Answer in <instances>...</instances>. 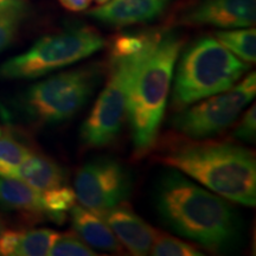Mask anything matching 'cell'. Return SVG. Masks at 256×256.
Here are the masks:
<instances>
[{
	"label": "cell",
	"mask_w": 256,
	"mask_h": 256,
	"mask_svg": "<svg viewBox=\"0 0 256 256\" xmlns=\"http://www.w3.org/2000/svg\"><path fill=\"white\" fill-rule=\"evenodd\" d=\"M6 230V228H5V223H4V220H2V218H0V235H2V232H4Z\"/></svg>",
	"instance_id": "484cf974"
},
{
	"label": "cell",
	"mask_w": 256,
	"mask_h": 256,
	"mask_svg": "<svg viewBox=\"0 0 256 256\" xmlns=\"http://www.w3.org/2000/svg\"><path fill=\"white\" fill-rule=\"evenodd\" d=\"M60 234L51 229L5 230L0 235V255L46 256Z\"/></svg>",
	"instance_id": "4fadbf2b"
},
{
	"label": "cell",
	"mask_w": 256,
	"mask_h": 256,
	"mask_svg": "<svg viewBox=\"0 0 256 256\" xmlns=\"http://www.w3.org/2000/svg\"><path fill=\"white\" fill-rule=\"evenodd\" d=\"M150 254L154 256H202L203 252L190 243L156 232Z\"/></svg>",
	"instance_id": "ffe728a7"
},
{
	"label": "cell",
	"mask_w": 256,
	"mask_h": 256,
	"mask_svg": "<svg viewBox=\"0 0 256 256\" xmlns=\"http://www.w3.org/2000/svg\"><path fill=\"white\" fill-rule=\"evenodd\" d=\"M0 209L14 210L48 218L43 192L17 178L0 174Z\"/></svg>",
	"instance_id": "2e32d148"
},
{
	"label": "cell",
	"mask_w": 256,
	"mask_h": 256,
	"mask_svg": "<svg viewBox=\"0 0 256 256\" xmlns=\"http://www.w3.org/2000/svg\"><path fill=\"white\" fill-rule=\"evenodd\" d=\"M159 31L128 32L112 40L108 80L81 126L80 138L84 146L100 148L119 136L127 119L134 78L154 46Z\"/></svg>",
	"instance_id": "7a4b0ae2"
},
{
	"label": "cell",
	"mask_w": 256,
	"mask_h": 256,
	"mask_svg": "<svg viewBox=\"0 0 256 256\" xmlns=\"http://www.w3.org/2000/svg\"><path fill=\"white\" fill-rule=\"evenodd\" d=\"M74 230L92 248L106 252H121L122 247L108 224L98 214L82 206H74L69 211Z\"/></svg>",
	"instance_id": "9a60e30c"
},
{
	"label": "cell",
	"mask_w": 256,
	"mask_h": 256,
	"mask_svg": "<svg viewBox=\"0 0 256 256\" xmlns=\"http://www.w3.org/2000/svg\"><path fill=\"white\" fill-rule=\"evenodd\" d=\"M10 177L17 178L40 192L66 185V171L62 166L48 156L32 152L14 170Z\"/></svg>",
	"instance_id": "5bb4252c"
},
{
	"label": "cell",
	"mask_w": 256,
	"mask_h": 256,
	"mask_svg": "<svg viewBox=\"0 0 256 256\" xmlns=\"http://www.w3.org/2000/svg\"><path fill=\"white\" fill-rule=\"evenodd\" d=\"M24 12H10L0 16V52H2L14 42Z\"/></svg>",
	"instance_id": "7402d4cb"
},
{
	"label": "cell",
	"mask_w": 256,
	"mask_h": 256,
	"mask_svg": "<svg viewBox=\"0 0 256 256\" xmlns=\"http://www.w3.org/2000/svg\"><path fill=\"white\" fill-rule=\"evenodd\" d=\"M51 256H94L98 255L75 234L58 235L49 252Z\"/></svg>",
	"instance_id": "44dd1931"
},
{
	"label": "cell",
	"mask_w": 256,
	"mask_h": 256,
	"mask_svg": "<svg viewBox=\"0 0 256 256\" xmlns=\"http://www.w3.org/2000/svg\"><path fill=\"white\" fill-rule=\"evenodd\" d=\"M20 11H25V6L19 0H0V16Z\"/></svg>",
	"instance_id": "d4e9b609"
},
{
	"label": "cell",
	"mask_w": 256,
	"mask_h": 256,
	"mask_svg": "<svg viewBox=\"0 0 256 256\" xmlns=\"http://www.w3.org/2000/svg\"><path fill=\"white\" fill-rule=\"evenodd\" d=\"M215 38L240 60L247 63H254L256 60V31L254 28L217 31Z\"/></svg>",
	"instance_id": "e0dca14e"
},
{
	"label": "cell",
	"mask_w": 256,
	"mask_h": 256,
	"mask_svg": "<svg viewBox=\"0 0 256 256\" xmlns=\"http://www.w3.org/2000/svg\"><path fill=\"white\" fill-rule=\"evenodd\" d=\"M60 4L72 12H81L89 8L92 0H58Z\"/></svg>",
	"instance_id": "cb8c5ba5"
},
{
	"label": "cell",
	"mask_w": 256,
	"mask_h": 256,
	"mask_svg": "<svg viewBox=\"0 0 256 256\" xmlns=\"http://www.w3.org/2000/svg\"><path fill=\"white\" fill-rule=\"evenodd\" d=\"M104 76V68L90 64L56 74L32 84L22 95L20 110L31 121L56 124L75 116L87 104Z\"/></svg>",
	"instance_id": "8992f818"
},
{
	"label": "cell",
	"mask_w": 256,
	"mask_h": 256,
	"mask_svg": "<svg viewBox=\"0 0 256 256\" xmlns=\"http://www.w3.org/2000/svg\"><path fill=\"white\" fill-rule=\"evenodd\" d=\"M158 159L226 200L255 206L256 160L249 150L229 142H184Z\"/></svg>",
	"instance_id": "3957f363"
},
{
	"label": "cell",
	"mask_w": 256,
	"mask_h": 256,
	"mask_svg": "<svg viewBox=\"0 0 256 256\" xmlns=\"http://www.w3.org/2000/svg\"><path fill=\"white\" fill-rule=\"evenodd\" d=\"M166 6L168 0H110L92 8L88 16L110 26L124 28L154 20Z\"/></svg>",
	"instance_id": "7c38bea8"
},
{
	"label": "cell",
	"mask_w": 256,
	"mask_h": 256,
	"mask_svg": "<svg viewBox=\"0 0 256 256\" xmlns=\"http://www.w3.org/2000/svg\"><path fill=\"white\" fill-rule=\"evenodd\" d=\"M256 134V107L252 104L249 110L243 114L235 130L234 136L246 142H254Z\"/></svg>",
	"instance_id": "603a6c76"
},
{
	"label": "cell",
	"mask_w": 256,
	"mask_h": 256,
	"mask_svg": "<svg viewBox=\"0 0 256 256\" xmlns=\"http://www.w3.org/2000/svg\"><path fill=\"white\" fill-rule=\"evenodd\" d=\"M178 58L171 98L178 110L232 88L250 69L211 36L192 42Z\"/></svg>",
	"instance_id": "5b68a950"
},
{
	"label": "cell",
	"mask_w": 256,
	"mask_h": 256,
	"mask_svg": "<svg viewBox=\"0 0 256 256\" xmlns=\"http://www.w3.org/2000/svg\"><path fill=\"white\" fill-rule=\"evenodd\" d=\"M121 244L130 254L142 256L150 254L156 238V229L136 215L127 204L121 203L101 215Z\"/></svg>",
	"instance_id": "8fae6325"
},
{
	"label": "cell",
	"mask_w": 256,
	"mask_h": 256,
	"mask_svg": "<svg viewBox=\"0 0 256 256\" xmlns=\"http://www.w3.org/2000/svg\"><path fill=\"white\" fill-rule=\"evenodd\" d=\"M132 188L128 170L113 158H96L78 170L74 180L76 200L101 216L127 200Z\"/></svg>",
	"instance_id": "9c48e42d"
},
{
	"label": "cell",
	"mask_w": 256,
	"mask_h": 256,
	"mask_svg": "<svg viewBox=\"0 0 256 256\" xmlns=\"http://www.w3.org/2000/svg\"><path fill=\"white\" fill-rule=\"evenodd\" d=\"M104 46V37L90 26H78L38 40L25 52L0 66V78L34 80L88 58Z\"/></svg>",
	"instance_id": "52a82bcc"
},
{
	"label": "cell",
	"mask_w": 256,
	"mask_h": 256,
	"mask_svg": "<svg viewBox=\"0 0 256 256\" xmlns=\"http://www.w3.org/2000/svg\"><path fill=\"white\" fill-rule=\"evenodd\" d=\"M160 220L172 232L210 250H223L238 234V218L226 198L168 171L160 178L156 194Z\"/></svg>",
	"instance_id": "6da1fadb"
},
{
	"label": "cell",
	"mask_w": 256,
	"mask_h": 256,
	"mask_svg": "<svg viewBox=\"0 0 256 256\" xmlns=\"http://www.w3.org/2000/svg\"><path fill=\"white\" fill-rule=\"evenodd\" d=\"M44 204L48 214V218L56 224H63L66 218V214L75 206L76 194L74 188L62 185L52 190L43 192Z\"/></svg>",
	"instance_id": "ac0fdd59"
},
{
	"label": "cell",
	"mask_w": 256,
	"mask_h": 256,
	"mask_svg": "<svg viewBox=\"0 0 256 256\" xmlns=\"http://www.w3.org/2000/svg\"><path fill=\"white\" fill-rule=\"evenodd\" d=\"M256 20V0H202L182 14L180 23L220 28H249Z\"/></svg>",
	"instance_id": "30bf717a"
},
{
	"label": "cell",
	"mask_w": 256,
	"mask_h": 256,
	"mask_svg": "<svg viewBox=\"0 0 256 256\" xmlns=\"http://www.w3.org/2000/svg\"><path fill=\"white\" fill-rule=\"evenodd\" d=\"M31 151L14 138H0V174L10 177Z\"/></svg>",
	"instance_id": "d6986e66"
},
{
	"label": "cell",
	"mask_w": 256,
	"mask_h": 256,
	"mask_svg": "<svg viewBox=\"0 0 256 256\" xmlns=\"http://www.w3.org/2000/svg\"><path fill=\"white\" fill-rule=\"evenodd\" d=\"M255 94L256 74L252 72L232 88L182 110L172 119V127L191 139L214 136L235 122Z\"/></svg>",
	"instance_id": "ba28073f"
},
{
	"label": "cell",
	"mask_w": 256,
	"mask_h": 256,
	"mask_svg": "<svg viewBox=\"0 0 256 256\" xmlns=\"http://www.w3.org/2000/svg\"><path fill=\"white\" fill-rule=\"evenodd\" d=\"M183 46L184 40L177 32L160 30L154 46L134 78L127 119L136 158L147 154L154 147L164 119L176 63Z\"/></svg>",
	"instance_id": "277c9868"
},
{
	"label": "cell",
	"mask_w": 256,
	"mask_h": 256,
	"mask_svg": "<svg viewBox=\"0 0 256 256\" xmlns=\"http://www.w3.org/2000/svg\"><path fill=\"white\" fill-rule=\"evenodd\" d=\"M96 2H98V5H102V4H106L107 2H110V0H95Z\"/></svg>",
	"instance_id": "4316f807"
}]
</instances>
